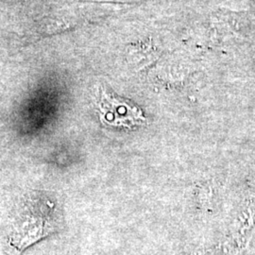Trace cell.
Returning a JSON list of instances; mask_svg holds the SVG:
<instances>
[{
	"instance_id": "1",
	"label": "cell",
	"mask_w": 255,
	"mask_h": 255,
	"mask_svg": "<svg viewBox=\"0 0 255 255\" xmlns=\"http://www.w3.org/2000/svg\"><path fill=\"white\" fill-rule=\"evenodd\" d=\"M99 108L101 121L106 125L131 128L146 123L138 106L104 89L101 91Z\"/></svg>"
},
{
	"instance_id": "2",
	"label": "cell",
	"mask_w": 255,
	"mask_h": 255,
	"mask_svg": "<svg viewBox=\"0 0 255 255\" xmlns=\"http://www.w3.org/2000/svg\"><path fill=\"white\" fill-rule=\"evenodd\" d=\"M21 215L12 229L10 245L18 251H23L42 238L54 233V223L47 220L43 214L37 213Z\"/></svg>"
}]
</instances>
